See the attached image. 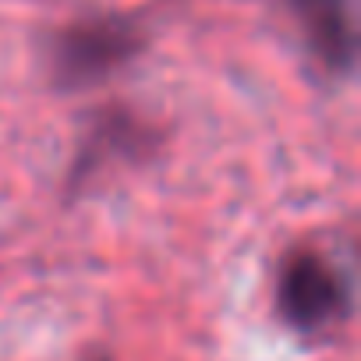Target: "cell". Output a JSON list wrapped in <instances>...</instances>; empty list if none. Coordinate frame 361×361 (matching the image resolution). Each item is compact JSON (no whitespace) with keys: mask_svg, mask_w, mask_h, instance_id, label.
Returning <instances> with one entry per match:
<instances>
[{"mask_svg":"<svg viewBox=\"0 0 361 361\" xmlns=\"http://www.w3.org/2000/svg\"><path fill=\"white\" fill-rule=\"evenodd\" d=\"M276 301L280 315L298 333H326L350 308V294L340 273L315 252H294L283 262Z\"/></svg>","mask_w":361,"mask_h":361,"instance_id":"obj_1","label":"cell"}]
</instances>
